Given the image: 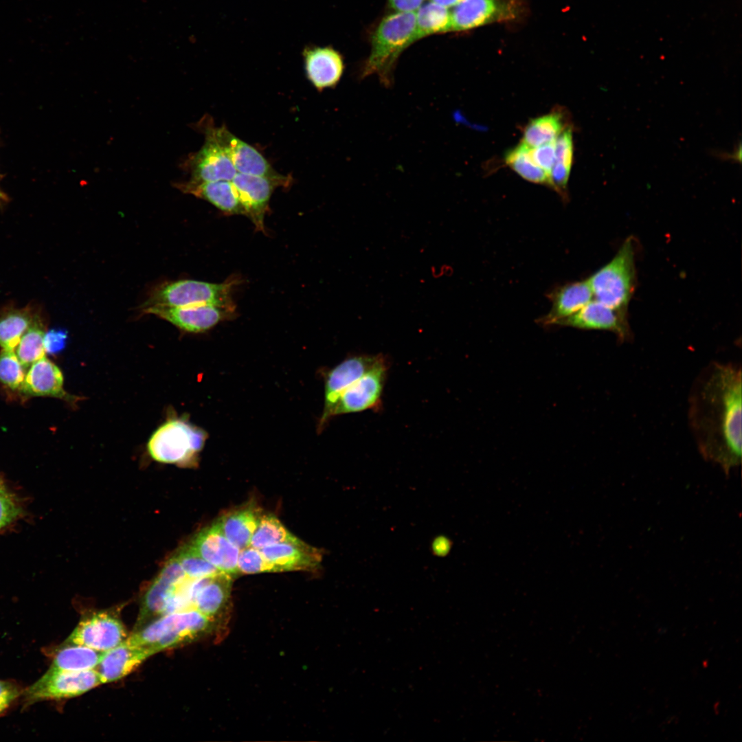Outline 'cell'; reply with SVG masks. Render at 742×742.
<instances>
[{
  "label": "cell",
  "instance_id": "24",
  "mask_svg": "<svg viewBox=\"0 0 742 742\" xmlns=\"http://www.w3.org/2000/svg\"><path fill=\"white\" fill-rule=\"evenodd\" d=\"M262 515L261 508L251 501L225 513L216 521L225 537L240 550L249 546Z\"/></svg>",
  "mask_w": 742,
  "mask_h": 742
},
{
  "label": "cell",
  "instance_id": "27",
  "mask_svg": "<svg viewBox=\"0 0 742 742\" xmlns=\"http://www.w3.org/2000/svg\"><path fill=\"white\" fill-rule=\"evenodd\" d=\"M103 653L83 645L63 642L52 653L49 668L70 671L95 669Z\"/></svg>",
  "mask_w": 742,
  "mask_h": 742
},
{
  "label": "cell",
  "instance_id": "5",
  "mask_svg": "<svg viewBox=\"0 0 742 742\" xmlns=\"http://www.w3.org/2000/svg\"><path fill=\"white\" fill-rule=\"evenodd\" d=\"M634 258V242L630 237L615 256L587 280L596 300L626 313L636 286Z\"/></svg>",
  "mask_w": 742,
  "mask_h": 742
},
{
  "label": "cell",
  "instance_id": "32",
  "mask_svg": "<svg viewBox=\"0 0 742 742\" xmlns=\"http://www.w3.org/2000/svg\"><path fill=\"white\" fill-rule=\"evenodd\" d=\"M530 149L525 144L521 143L506 153V164L526 180L551 187L549 175L534 162Z\"/></svg>",
  "mask_w": 742,
  "mask_h": 742
},
{
  "label": "cell",
  "instance_id": "20",
  "mask_svg": "<svg viewBox=\"0 0 742 742\" xmlns=\"http://www.w3.org/2000/svg\"><path fill=\"white\" fill-rule=\"evenodd\" d=\"M275 572L284 571H314L322 561L321 551L298 538L269 546L260 549Z\"/></svg>",
  "mask_w": 742,
  "mask_h": 742
},
{
  "label": "cell",
  "instance_id": "40",
  "mask_svg": "<svg viewBox=\"0 0 742 742\" xmlns=\"http://www.w3.org/2000/svg\"><path fill=\"white\" fill-rule=\"evenodd\" d=\"M554 141L530 149V156L534 162L549 177L555 161Z\"/></svg>",
  "mask_w": 742,
  "mask_h": 742
},
{
  "label": "cell",
  "instance_id": "9",
  "mask_svg": "<svg viewBox=\"0 0 742 742\" xmlns=\"http://www.w3.org/2000/svg\"><path fill=\"white\" fill-rule=\"evenodd\" d=\"M127 637L120 618L111 611L103 610L83 616L64 643L105 652L123 642Z\"/></svg>",
  "mask_w": 742,
  "mask_h": 742
},
{
  "label": "cell",
  "instance_id": "16",
  "mask_svg": "<svg viewBox=\"0 0 742 742\" xmlns=\"http://www.w3.org/2000/svg\"><path fill=\"white\" fill-rule=\"evenodd\" d=\"M142 310L190 333H201L212 328L225 319L227 310L230 311L211 304L179 307L155 305Z\"/></svg>",
  "mask_w": 742,
  "mask_h": 742
},
{
  "label": "cell",
  "instance_id": "31",
  "mask_svg": "<svg viewBox=\"0 0 742 742\" xmlns=\"http://www.w3.org/2000/svg\"><path fill=\"white\" fill-rule=\"evenodd\" d=\"M563 130L560 114L546 115L528 123L524 130L522 142L530 148H535L554 142Z\"/></svg>",
  "mask_w": 742,
  "mask_h": 742
},
{
  "label": "cell",
  "instance_id": "1",
  "mask_svg": "<svg viewBox=\"0 0 742 742\" xmlns=\"http://www.w3.org/2000/svg\"><path fill=\"white\" fill-rule=\"evenodd\" d=\"M741 369L710 363L693 383L688 423L704 458L726 475L741 462Z\"/></svg>",
  "mask_w": 742,
  "mask_h": 742
},
{
  "label": "cell",
  "instance_id": "18",
  "mask_svg": "<svg viewBox=\"0 0 742 742\" xmlns=\"http://www.w3.org/2000/svg\"><path fill=\"white\" fill-rule=\"evenodd\" d=\"M237 172L275 179H287L278 174L255 148L231 133L225 127L213 128Z\"/></svg>",
  "mask_w": 742,
  "mask_h": 742
},
{
  "label": "cell",
  "instance_id": "7",
  "mask_svg": "<svg viewBox=\"0 0 742 742\" xmlns=\"http://www.w3.org/2000/svg\"><path fill=\"white\" fill-rule=\"evenodd\" d=\"M102 684L95 669L70 671L49 668L45 673L24 689L23 708L37 702L72 698Z\"/></svg>",
  "mask_w": 742,
  "mask_h": 742
},
{
  "label": "cell",
  "instance_id": "12",
  "mask_svg": "<svg viewBox=\"0 0 742 742\" xmlns=\"http://www.w3.org/2000/svg\"><path fill=\"white\" fill-rule=\"evenodd\" d=\"M188 577L173 555L163 567L145 593L135 629L162 616L178 586Z\"/></svg>",
  "mask_w": 742,
  "mask_h": 742
},
{
  "label": "cell",
  "instance_id": "42",
  "mask_svg": "<svg viewBox=\"0 0 742 742\" xmlns=\"http://www.w3.org/2000/svg\"><path fill=\"white\" fill-rule=\"evenodd\" d=\"M388 2L394 11L416 12L424 0H388Z\"/></svg>",
  "mask_w": 742,
  "mask_h": 742
},
{
  "label": "cell",
  "instance_id": "26",
  "mask_svg": "<svg viewBox=\"0 0 742 742\" xmlns=\"http://www.w3.org/2000/svg\"><path fill=\"white\" fill-rule=\"evenodd\" d=\"M592 296L587 280L559 287L549 295L552 303V308L539 322L545 325L554 324L557 321L577 312L592 300Z\"/></svg>",
  "mask_w": 742,
  "mask_h": 742
},
{
  "label": "cell",
  "instance_id": "6",
  "mask_svg": "<svg viewBox=\"0 0 742 742\" xmlns=\"http://www.w3.org/2000/svg\"><path fill=\"white\" fill-rule=\"evenodd\" d=\"M231 284L192 280L163 283L150 293L142 308L155 305L188 306L211 304L232 309Z\"/></svg>",
  "mask_w": 742,
  "mask_h": 742
},
{
  "label": "cell",
  "instance_id": "14",
  "mask_svg": "<svg viewBox=\"0 0 742 742\" xmlns=\"http://www.w3.org/2000/svg\"><path fill=\"white\" fill-rule=\"evenodd\" d=\"M288 179H275L237 172L232 182L247 216L257 229L264 230V218L271 195L277 186H285Z\"/></svg>",
  "mask_w": 742,
  "mask_h": 742
},
{
  "label": "cell",
  "instance_id": "23",
  "mask_svg": "<svg viewBox=\"0 0 742 742\" xmlns=\"http://www.w3.org/2000/svg\"><path fill=\"white\" fill-rule=\"evenodd\" d=\"M153 655L148 649L130 645L124 641L104 652L95 670L102 684L115 682L130 674Z\"/></svg>",
  "mask_w": 742,
  "mask_h": 742
},
{
  "label": "cell",
  "instance_id": "38",
  "mask_svg": "<svg viewBox=\"0 0 742 742\" xmlns=\"http://www.w3.org/2000/svg\"><path fill=\"white\" fill-rule=\"evenodd\" d=\"M555 161L570 168L572 162V135L570 128L564 129L554 141Z\"/></svg>",
  "mask_w": 742,
  "mask_h": 742
},
{
  "label": "cell",
  "instance_id": "15",
  "mask_svg": "<svg viewBox=\"0 0 742 742\" xmlns=\"http://www.w3.org/2000/svg\"><path fill=\"white\" fill-rule=\"evenodd\" d=\"M205 560L232 577L240 574L238 558L240 550L223 535L216 520L202 529L189 542Z\"/></svg>",
  "mask_w": 742,
  "mask_h": 742
},
{
  "label": "cell",
  "instance_id": "39",
  "mask_svg": "<svg viewBox=\"0 0 742 742\" xmlns=\"http://www.w3.org/2000/svg\"><path fill=\"white\" fill-rule=\"evenodd\" d=\"M21 513V508L14 496L6 490L0 492V530L14 521Z\"/></svg>",
  "mask_w": 742,
  "mask_h": 742
},
{
  "label": "cell",
  "instance_id": "35",
  "mask_svg": "<svg viewBox=\"0 0 742 742\" xmlns=\"http://www.w3.org/2000/svg\"><path fill=\"white\" fill-rule=\"evenodd\" d=\"M25 372L14 351L2 348L0 352V382L12 390H19Z\"/></svg>",
  "mask_w": 742,
  "mask_h": 742
},
{
  "label": "cell",
  "instance_id": "46",
  "mask_svg": "<svg viewBox=\"0 0 742 742\" xmlns=\"http://www.w3.org/2000/svg\"><path fill=\"white\" fill-rule=\"evenodd\" d=\"M1 203H1V201H0V205H1Z\"/></svg>",
  "mask_w": 742,
  "mask_h": 742
},
{
  "label": "cell",
  "instance_id": "30",
  "mask_svg": "<svg viewBox=\"0 0 742 742\" xmlns=\"http://www.w3.org/2000/svg\"><path fill=\"white\" fill-rule=\"evenodd\" d=\"M43 323L38 314L21 337L14 351L25 370L45 356Z\"/></svg>",
  "mask_w": 742,
  "mask_h": 742
},
{
  "label": "cell",
  "instance_id": "3",
  "mask_svg": "<svg viewBox=\"0 0 742 742\" xmlns=\"http://www.w3.org/2000/svg\"><path fill=\"white\" fill-rule=\"evenodd\" d=\"M214 620L192 608L164 614L133 631L127 644L154 655L193 642L209 632Z\"/></svg>",
  "mask_w": 742,
  "mask_h": 742
},
{
  "label": "cell",
  "instance_id": "19",
  "mask_svg": "<svg viewBox=\"0 0 742 742\" xmlns=\"http://www.w3.org/2000/svg\"><path fill=\"white\" fill-rule=\"evenodd\" d=\"M308 80L318 90L334 88L345 68L342 55L331 46L306 45L302 52Z\"/></svg>",
  "mask_w": 742,
  "mask_h": 742
},
{
  "label": "cell",
  "instance_id": "22",
  "mask_svg": "<svg viewBox=\"0 0 742 742\" xmlns=\"http://www.w3.org/2000/svg\"><path fill=\"white\" fill-rule=\"evenodd\" d=\"M28 369L19 388L23 394L33 396H52L71 403L77 401V397L65 391L62 372L45 356Z\"/></svg>",
  "mask_w": 742,
  "mask_h": 742
},
{
  "label": "cell",
  "instance_id": "36",
  "mask_svg": "<svg viewBox=\"0 0 742 742\" xmlns=\"http://www.w3.org/2000/svg\"><path fill=\"white\" fill-rule=\"evenodd\" d=\"M238 567L242 574L275 572L273 565L266 559L260 550L248 546L240 550Z\"/></svg>",
  "mask_w": 742,
  "mask_h": 742
},
{
  "label": "cell",
  "instance_id": "4",
  "mask_svg": "<svg viewBox=\"0 0 742 742\" xmlns=\"http://www.w3.org/2000/svg\"><path fill=\"white\" fill-rule=\"evenodd\" d=\"M207 434L186 418L170 417L150 436L147 451L155 461L182 467L196 465Z\"/></svg>",
  "mask_w": 742,
  "mask_h": 742
},
{
  "label": "cell",
  "instance_id": "10",
  "mask_svg": "<svg viewBox=\"0 0 742 742\" xmlns=\"http://www.w3.org/2000/svg\"><path fill=\"white\" fill-rule=\"evenodd\" d=\"M521 0H461L450 11L451 32L513 20L521 13Z\"/></svg>",
  "mask_w": 742,
  "mask_h": 742
},
{
  "label": "cell",
  "instance_id": "33",
  "mask_svg": "<svg viewBox=\"0 0 742 742\" xmlns=\"http://www.w3.org/2000/svg\"><path fill=\"white\" fill-rule=\"evenodd\" d=\"M297 537L291 534L274 515H262L254 531L249 546L260 550L273 544L290 541Z\"/></svg>",
  "mask_w": 742,
  "mask_h": 742
},
{
  "label": "cell",
  "instance_id": "44",
  "mask_svg": "<svg viewBox=\"0 0 742 742\" xmlns=\"http://www.w3.org/2000/svg\"><path fill=\"white\" fill-rule=\"evenodd\" d=\"M7 200H8V196H6V194H5V193H4V192H3L2 190H1V188H0V201H1V203H3V202H5V201H6Z\"/></svg>",
  "mask_w": 742,
  "mask_h": 742
},
{
  "label": "cell",
  "instance_id": "28",
  "mask_svg": "<svg viewBox=\"0 0 742 742\" xmlns=\"http://www.w3.org/2000/svg\"><path fill=\"white\" fill-rule=\"evenodd\" d=\"M415 12L414 43L431 35L451 32L449 8L429 1L423 3Z\"/></svg>",
  "mask_w": 742,
  "mask_h": 742
},
{
  "label": "cell",
  "instance_id": "25",
  "mask_svg": "<svg viewBox=\"0 0 742 742\" xmlns=\"http://www.w3.org/2000/svg\"><path fill=\"white\" fill-rule=\"evenodd\" d=\"M175 186L184 193L192 194L210 202L226 213L245 215V211L232 181L207 182L188 181L177 183Z\"/></svg>",
  "mask_w": 742,
  "mask_h": 742
},
{
  "label": "cell",
  "instance_id": "34",
  "mask_svg": "<svg viewBox=\"0 0 742 742\" xmlns=\"http://www.w3.org/2000/svg\"><path fill=\"white\" fill-rule=\"evenodd\" d=\"M175 556L186 575L192 578L210 576L221 572L202 558L189 543L183 546Z\"/></svg>",
  "mask_w": 742,
  "mask_h": 742
},
{
  "label": "cell",
  "instance_id": "11",
  "mask_svg": "<svg viewBox=\"0 0 742 742\" xmlns=\"http://www.w3.org/2000/svg\"><path fill=\"white\" fill-rule=\"evenodd\" d=\"M206 126L204 130L205 139L203 146L191 155L186 163L191 174L190 181H232L237 172L225 150L217 139L213 127Z\"/></svg>",
  "mask_w": 742,
  "mask_h": 742
},
{
  "label": "cell",
  "instance_id": "21",
  "mask_svg": "<svg viewBox=\"0 0 742 742\" xmlns=\"http://www.w3.org/2000/svg\"><path fill=\"white\" fill-rule=\"evenodd\" d=\"M232 578L223 572L192 578L190 591L193 608L214 620L225 610L229 599Z\"/></svg>",
  "mask_w": 742,
  "mask_h": 742
},
{
  "label": "cell",
  "instance_id": "29",
  "mask_svg": "<svg viewBox=\"0 0 742 742\" xmlns=\"http://www.w3.org/2000/svg\"><path fill=\"white\" fill-rule=\"evenodd\" d=\"M31 308H9L0 313V346L14 350L36 315Z\"/></svg>",
  "mask_w": 742,
  "mask_h": 742
},
{
  "label": "cell",
  "instance_id": "43",
  "mask_svg": "<svg viewBox=\"0 0 742 742\" xmlns=\"http://www.w3.org/2000/svg\"><path fill=\"white\" fill-rule=\"evenodd\" d=\"M447 8L456 5L461 0H429Z\"/></svg>",
  "mask_w": 742,
  "mask_h": 742
},
{
  "label": "cell",
  "instance_id": "8",
  "mask_svg": "<svg viewBox=\"0 0 742 742\" xmlns=\"http://www.w3.org/2000/svg\"><path fill=\"white\" fill-rule=\"evenodd\" d=\"M388 368L387 359L379 354L373 366L341 393L329 419L338 415L379 409Z\"/></svg>",
  "mask_w": 742,
  "mask_h": 742
},
{
  "label": "cell",
  "instance_id": "37",
  "mask_svg": "<svg viewBox=\"0 0 742 742\" xmlns=\"http://www.w3.org/2000/svg\"><path fill=\"white\" fill-rule=\"evenodd\" d=\"M24 689L16 682L0 679V717L11 709L21 697Z\"/></svg>",
  "mask_w": 742,
  "mask_h": 742
},
{
  "label": "cell",
  "instance_id": "41",
  "mask_svg": "<svg viewBox=\"0 0 742 742\" xmlns=\"http://www.w3.org/2000/svg\"><path fill=\"white\" fill-rule=\"evenodd\" d=\"M67 333L65 330L51 329L45 332L44 335V347L45 352L55 354L61 351L66 346Z\"/></svg>",
  "mask_w": 742,
  "mask_h": 742
},
{
  "label": "cell",
  "instance_id": "17",
  "mask_svg": "<svg viewBox=\"0 0 742 742\" xmlns=\"http://www.w3.org/2000/svg\"><path fill=\"white\" fill-rule=\"evenodd\" d=\"M555 324L583 330H609L616 333L622 341L630 337L626 313L597 300H591L577 312L557 321Z\"/></svg>",
  "mask_w": 742,
  "mask_h": 742
},
{
  "label": "cell",
  "instance_id": "45",
  "mask_svg": "<svg viewBox=\"0 0 742 742\" xmlns=\"http://www.w3.org/2000/svg\"><path fill=\"white\" fill-rule=\"evenodd\" d=\"M4 491H5V486H4L3 483V482L1 481V480L0 479V492Z\"/></svg>",
  "mask_w": 742,
  "mask_h": 742
},
{
  "label": "cell",
  "instance_id": "2",
  "mask_svg": "<svg viewBox=\"0 0 742 742\" xmlns=\"http://www.w3.org/2000/svg\"><path fill=\"white\" fill-rule=\"evenodd\" d=\"M415 32V12L395 11L383 17L372 34L370 52L360 77L375 74L384 87H390L398 57L414 43Z\"/></svg>",
  "mask_w": 742,
  "mask_h": 742
},
{
  "label": "cell",
  "instance_id": "13",
  "mask_svg": "<svg viewBox=\"0 0 742 742\" xmlns=\"http://www.w3.org/2000/svg\"><path fill=\"white\" fill-rule=\"evenodd\" d=\"M379 354L354 355L346 357L330 369L324 380V406L319 422V429L328 423L330 411L341 393L360 378L375 363Z\"/></svg>",
  "mask_w": 742,
  "mask_h": 742
}]
</instances>
